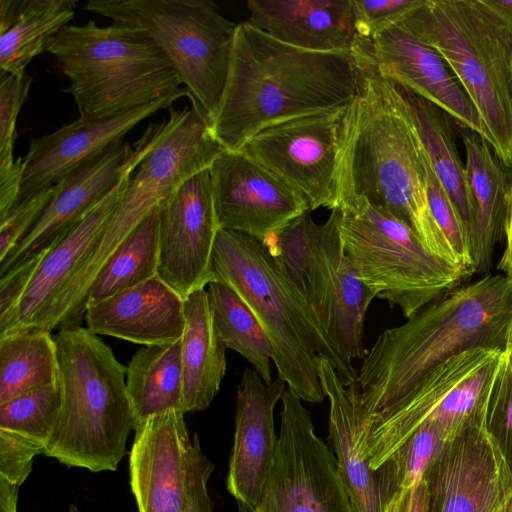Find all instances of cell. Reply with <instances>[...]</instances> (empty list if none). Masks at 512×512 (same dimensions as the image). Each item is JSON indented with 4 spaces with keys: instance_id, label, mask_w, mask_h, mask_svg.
Here are the masks:
<instances>
[{
    "instance_id": "cell-1",
    "label": "cell",
    "mask_w": 512,
    "mask_h": 512,
    "mask_svg": "<svg viewBox=\"0 0 512 512\" xmlns=\"http://www.w3.org/2000/svg\"><path fill=\"white\" fill-rule=\"evenodd\" d=\"M361 66L338 154L339 204L361 196L406 223L430 254L465 267L432 215L427 194L430 159L407 97L364 60Z\"/></svg>"
},
{
    "instance_id": "cell-2",
    "label": "cell",
    "mask_w": 512,
    "mask_h": 512,
    "mask_svg": "<svg viewBox=\"0 0 512 512\" xmlns=\"http://www.w3.org/2000/svg\"><path fill=\"white\" fill-rule=\"evenodd\" d=\"M361 76L353 50H304L238 23L211 134L225 150L238 151L270 126L347 106Z\"/></svg>"
},
{
    "instance_id": "cell-3",
    "label": "cell",
    "mask_w": 512,
    "mask_h": 512,
    "mask_svg": "<svg viewBox=\"0 0 512 512\" xmlns=\"http://www.w3.org/2000/svg\"><path fill=\"white\" fill-rule=\"evenodd\" d=\"M512 321V280L487 275L458 286L384 330L346 389L358 428L399 402L446 359L475 348L503 350Z\"/></svg>"
},
{
    "instance_id": "cell-4",
    "label": "cell",
    "mask_w": 512,
    "mask_h": 512,
    "mask_svg": "<svg viewBox=\"0 0 512 512\" xmlns=\"http://www.w3.org/2000/svg\"><path fill=\"white\" fill-rule=\"evenodd\" d=\"M212 270L215 281L233 289L252 311L272 345L277 378L300 400L316 404L326 398L319 357L331 363L346 388L352 384L357 369L340 354L265 242L220 228Z\"/></svg>"
},
{
    "instance_id": "cell-5",
    "label": "cell",
    "mask_w": 512,
    "mask_h": 512,
    "mask_svg": "<svg viewBox=\"0 0 512 512\" xmlns=\"http://www.w3.org/2000/svg\"><path fill=\"white\" fill-rule=\"evenodd\" d=\"M54 339L61 409L44 454L68 467L115 471L135 424L126 367L88 328L60 329Z\"/></svg>"
},
{
    "instance_id": "cell-6",
    "label": "cell",
    "mask_w": 512,
    "mask_h": 512,
    "mask_svg": "<svg viewBox=\"0 0 512 512\" xmlns=\"http://www.w3.org/2000/svg\"><path fill=\"white\" fill-rule=\"evenodd\" d=\"M443 59L512 169V36L480 0H421L395 25Z\"/></svg>"
},
{
    "instance_id": "cell-7",
    "label": "cell",
    "mask_w": 512,
    "mask_h": 512,
    "mask_svg": "<svg viewBox=\"0 0 512 512\" xmlns=\"http://www.w3.org/2000/svg\"><path fill=\"white\" fill-rule=\"evenodd\" d=\"M46 51L69 80L64 90L79 118L104 120L179 92L181 79L165 54L137 29L92 19L68 24Z\"/></svg>"
},
{
    "instance_id": "cell-8",
    "label": "cell",
    "mask_w": 512,
    "mask_h": 512,
    "mask_svg": "<svg viewBox=\"0 0 512 512\" xmlns=\"http://www.w3.org/2000/svg\"><path fill=\"white\" fill-rule=\"evenodd\" d=\"M310 213L293 220L266 244L280 271L340 354L352 363L368 353L364 323L376 294L362 281L343 249L341 210L332 209L323 224H317Z\"/></svg>"
},
{
    "instance_id": "cell-9",
    "label": "cell",
    "mask_w": 512,
    "mask_h": 512,
    "mask_svg": "<svg viewBox=\"0 0 512 512\" xmlns=\"http://www.w3.org/2000/svg\"><path fill=\"white\" fill-rule=\"evenodd\" d=\"M83 8L137 29L168 58L208 125L225 88L237 24L211 0H90Z\"/></svg>"
},
{
    "instance_id": "cell-10",
    "label": "cell",
    "mask_w": 512,
    "mask_h": 512,
    "mask_svg": "<svg viewBox=\"0 0 512 512\" xmlns=\"http://www.w3.org/2000/svg\"><path fill=\"white\" fill-rule=\"evenodd\" d=\"M338 208L343 249L360 278L407 319L473 274L430 254L406 223L361 196Z\"/></svg>"
},
{
    "instance_id": "cell-11",
    "label": "cell",
    "mask_w": 512,
    "mask_h": 512,
    "mask_svg": "<svg viewBox=\"0 0 512 512\" xmlns=\"http://www.w3.org/2000/svg\"><path fill=\"white\" fill-rule=\"evenodd\" d=\"M286 389L275 460L255 512H356L335 454L310 412Z\"/></svg>"
},
{
    "instance_id": "cell-12",
    "label": "cell",
    "mask_w": 512,
    "mask_h": 512,
    "mask_svg": "<svg viewBox=\"0 0 512 512\" xmlns=\"http://www.w3.org/2000/svg\"><path fill=\"white\" fill-rule=\"evenodd\" d=\"M346 108L270 126L240 151L296 192L310 211L338 208L337 165Z\"/></svg>"
},
{
    "instance_id": "cell-13",
    "label": "cell",
    "mask_w": 512,
    "mask_h": 512,
    "mask_svg": "<svg viewBox=\"0 0 512 512\" xmlns=\"http://www.w3.org/2000/svg\"><path fill=\"white\" fill-rule=\"evenodd\" d=\"M151 123L134 147L120 143L88 161L57 183L46 209L21 242L0 261V277L48 249L85 217L136 167L153 146L161 128Z\"/></svg>"
},
{
    "instance_id": "cell-14",
    "label": "cell",
    "mask_w": 512,
    "mask_h": 512,
    "mask_svg": "<svg viewBox=\"0 0 512 512\" xmlns=\"http://www.w3.org/2000/svg\"><path fill=\"white\" fill-rule=\"evenodd\" d=\"M424 477L429 512H497L512 494V470L487 421L446 445Z\"/></svg>"
},
{
    "instance_id": "cell-15",
    "label": "cell",
    "mask_w": 512,
    "mask_h": 512,
    "mask_svg": "<svg viewBox=\"0 0 512 512\" xmlns=\"http://www.w3.org/2000/svg\"><path fill=\"white\" fill-rule=\"evenodd\" d=\"M218 224L209 169L185 182L159 208L157 276L183 299L215 281Z\"/></svg>"
},
{
    "instance_id": "cell-16",
    "label": "cell",
    "mask_w": 512,
    "mask_h": 512,
    "mask_svg": "<svg viewBox=\"0 0 512 512\" xmlns=\"http://www.w3.org/2000/svg\"><path fill=\"white\" fill-rule=\"evenodd\" d=\"M209 172L221 229L266 243L310 211L303 198L240 150H224Z\"/></svg>"
},
{
    "instance_id": "cell-17",
    "label": "cell",
    "mask_w": 512,
    "mask_h": 512,
    "mask_svg": "<svg viewBox=\"0 0 512 512\" xmlns=\"http://www.w3.org/2000/svg\"><path fill=\"white\" fill-rule=\"evenodd\" d=\"M384 79L435 105L462 129L485 139V131L466 93L437 52L391 26L353 49Z\"/></svg>"
},
{
    "instance_id": "cell-18",
    "label": "cell",
    "mask_w": 512,
    "mask_h": 512,
    "mask_svg": "<svg viewBox=\"0 0 512 512\" xmlns=\"http://www.w3.org/2000/svg\"><path fill=\"white\" fill-rule=\"evenodd\" d=\"M182 97H190L186 88L108 119L78 118L49 134L33 138L23 157L18 201L56 185L83 164L122 143L125 135L144 119L159 110L170 109Z\"/></svg>"
},
{
    "instance_id": "cell-19",
    "label": "cell",
    "mask_w": 512,
    "mask_h": 512,
    "mask_svg": "<svg viewBox=\"0 0 512 512\" xmlns=\"http://www.w3.org/2000/svg\"><path fill=\"white\" fill-rule=\"evenodd\" d=\"M182 410L138 426L130 452V485L139 512H185L194 454Z\"/></svg>"
},
{
    "instance_id": "cell-20",
    "label": "cell",
    "mask_w": 512,
    "mask_h": 512,
    "mask_svg": "<svg viewBox=\"0 0 512 512\" xmlns=\"http://www.w3.org/2000/svg\"><path fill=\"white\" fill-rule=\"evenodd\" d=\"M286 389L279 378L266 384L249 368L241 376L226 480L227 490L241 512H255L273 467L278 444L274 410Z\"/></svg>"
},
{
    "instance_id": "cell-21",
    "label": "cell",
    "mask_w": 512,
    "mask_h": 512,
    "mask_svg": "<svg viewBox=\"0 0 512 512\" xmlns=\"http://www.w3.org/2000/svg\"><path fill=\"white\" fill-rule=\"evenodd\" d=\"M136 167L128 170L85 217L46 250L17 308L0 327V335L15 328L42 325L87 250L106 227Z\"/></svg>"
},
{
    "instance_id": "cell-22",
    "label": "cell",
    "mask_w": 512,
    "mask_h": 512,
    "mask_svg": "<svg viewBox=\"0 0 512 512\" xmlns=\"http://www.w3.org/2000/svg\"><path fill=\"white\" fill-rule=\"evenodd\" d=\"M87 328L144 346L180 340L185 330L184 299L158 276L86 309Z\"/></svg>"
},
{
    "instance_id": "cell-23",
    "label": "cell",
    "mask_w": 512,
    "mask_h": 512,
    "mask_svg": "<svg viewBox=\"0 0 512 512\" xmlns=\"http://www.w3.org/2000/svg\"><path fill=\"white\" fill-rule=\"evenodd\" d=\"M248 22L310 51H352L358 41L352 0H249Z\"/></svg>"
},
{
    "instance_id": "cell-24",
    "label": "cell",
    "mask_w": 512,
    "mask_h": 512,
    "mask_svg": "<svg viewBox=\"0 0 512 512\" xmlns=\"http://www.w3.org/2000/svg\"><path fill=\"white\" fill-rule=\"evenodd\" d=\"M462 139L474 204V273L485 274L491 267L494 247L504 233L510 174L485 139L468 129L462 133Z\"/></svg>"
},
{
    "instance_id": "cell-25",
    "label": "cell",
    "mask_w": 512,
    "mask_h": 512,
    "mask_svg": "<svg viewBox=\"0 0 512 512\" xmlns=\"http://www.w3.org/2000/svg\"><path fill=\"white\" fill-rule=\"evenodd\" d=\"M184 313L181 361L186 413L205 410L217 395L227 369V347L214 327L206 289L184 299Z\"/></svg>"
},
{
    "instance_id": "cell-26",
    "label": "cell",
    "mask_w": 512,
    "mask_h": 512,
    "mask_svg": "<svg viewBox=\"0 0 512 512\" xmlns=\"http://www.w3.org/2000/svg\"><path fill=\"white\" fill-rule=\"evenodd\" d=\"M318 376L329 400V441L356 512H383L378 471L359 453L358 425L346 387L331 363L319 357Z\"/></svg>"
},
{
    "instance_id": "cell-27",
    "label": "cell",
    "mask_w": 512,
    "mask_h": 512,
    "mask_svg": "<svg viewBox=\"0 0 512 512\" xmlns=\"http://www.w3.org/2000/svg\"><path fill=\"white\" fill-rule=\"evenodd\" d=\"M76 0H1L0 72L24 75L28 64L73 19Z\"/></svg>"
},
{
    "instance_id": "cell-28",
    "label": "cell",
    "mask_w": 512,
    "mask_h": 512,
    "mask_svg": "<svg viewBox=\"0 0 512 512\" xmlns=\"http://www.w3.org/2000/svg\"><path fill=\"white\" fill-rule=\"evenodd\" d=\"M126 389L134 430L155 415L184 411L181 339L139 349L126 367Z\"/></svg>"
},
{
    "instance_id": "cell-29",
    "label": "cell",
    "mask_w": 512,
    "mask_h": 512,
    "mask_svg": "<svg viewBox=\"0 0 512 512\" xmlns=\"http://www.w3.org/2000/svg\"><path fill=\"white\" fill-rule=\"evenodd\" d=\"M401 90L412 107L432 168L452 201L472 248L474 204L450 117L423 98Z\"/></svg>"
},
{
    "instance_id": "cell-30",
    "label": "cell",
    "mask_w": 512,
    "mask_h": 512,
    "mask_svg": "<svg viewBox=\"0 0 512 512\" xmlns=\"http://www.w3.org/2000/svg\"><path fill=\"white\" fill-rule=\"evenodd\" d=\"M55 339L37 327L15 328L0 335V404L58 381Z\"/></svg>"
},
{
    "instance_id": "cell-31",
    "label": "cell",
    "mask_w": 512,
    "mask_h": 512,
    "mask_svg": "<svg viewBox=\"0 0 512 512\" xmlns=\"http://www.w3.org/2000/svg\"><path fill=\"white\" fill-rule=\"evenodd\" d=\"M207 286L212 321L218 336L227 348L241 354L261 379L270 384L274 352L258 320L229 286L219 281Z\"/></svg>"
},
{
    "instance_id": "cell-32",
    "label": "cell",
    "mask_w": 512,
    "mask_h": 512,
    "mask_svg": "<svg viewBox=\"0 0 512 512\" xmlns=\"http://www.w3.org/2000/svg\"><path fill=\"white\" fill-rule=\"evenodd\" d=\"M158 260L159 209L142 221L104 264L89 290L87 308L157 276Z\"/></svg>"
},
{
    "instance_id": "cell-33",
    "label": "cell",
    "mask_w": 512,
    "mask_h": 512,
    "mask_svg": "<svg viewBox=\"0 0 512 512\" xmlns=\"http://www.w3.org/2000/svg\"><path fill=\"white\" fill-rule=\"evenodd\" d=\"M444 448L432 422L423 423L378 471L382 503L396 493L417 486L429 466Z\"/></svg>"
},
{
    "instance_id": "cell-34",
    "label": "cell",
    "mask_w": 512,
    "mask_h": 512,
    "mask_svg": "<svg viewBox=\"0 0 512 512\" xmlns=\"http://www.w3.org/2000/svg\"><path fill=\"white\" fill-rule=\"evenodd\" d=\"M61 409L59 381L24 392L0 404V429L18 433L45 447Z\"/></svg>"
},
{
    "instance_id": "cell-35",
    "label": "cell",
    "mask_w": 512,
    "mask_h": 512,
    "mask_svg": "<svg viewBox=\"0 0 512 512\" xmlns=\"http://www.w3.org/2000/svg\"><path fill=\"white\" fill-rule=\"evenodd\" d=\"M487 426L500 445L512 470V321L489 396Z\"/></svg>"
},
{
    "instance_id": "cell-36",
    "label": "cell",
    "mask_w": 512,
    "mask_h": 512,
    "mask_svg": "<svg viewBox=\"0 0 512 512\" xmlns=\"http://www.w3.org/2000/svg\"><path fill=\"white\" fill-rule=\"evenodd\" d=\"M427 194L432 215L453 249L458 262L474 272L470 241L452 201L432 168L431 162L427 171Z\"/></svg>"
},
{
    "instance_id": "cell-37",
    "label": "cell",
    "mask_w": 512,
    "mask_h": 512,
    "mask_svg": "<svg viewBox=\"0 0 512 512\" xmlns=\"http://www.w3.org/2000/svg\"><path fill=\"white\" fill-rule=\"evenodd\" d=\"M31 83L32 77L27 74L0 72V170L11 169L16 163L13 157L16 122Z\"/></svg>"
},
{
    "instance_id": "cell-38",
    "label": "cell",
    "mask_w": 512,
    "mask_h": 512,
    "mask_svg": "<svg viewBox=\"0 0 512 512\" xmlns=\"http://www.w3.org/2000/svg\"><path fill=\"white\" fill-rule=\"evenodd\" d=\"M57 185L18 201L0 218V261L3 260L28 234L52 200Z\"/></svg>"
},
{
    "instance_id": "cell-39",
    "label": "cell",
    "mask_w": 512,
    "mask_h": 512,
    "mask_svg": "<svg viewBox=\"0 0 512 512\" xmlns=\"http://www.w3.org/2000/svg\"><path fill=\"white\" fill-rule=\"evenodd\" d=\"M420 2L421 0H352L358 36L370 39L395 26Z\"/></svg>"
},
{
    "instance_id": "cell-40",
    "label": "cell",
    "mask_w": 512,
    "mask_h": 512,
    "mask_svg": "<svg viewBox=\"0 0 512 512\" xmlns=\"http://www.w3.org/2000/svg\"><path fill=\"white\" fill-rule=\"evenodd\" d=\"M44 450L37 441L0 429V476L22 485L32 471L34 458Z\"/></svg>"
},
{
    "instance_id": "cell-41",
    "label": "cell",
    "mask_w": 512,
    "mask_h": 512,
    "mask_svg": "<svg viewBox=\"0 0 512 512\" xmlns=\"http://www.w3.org/2000/svg\"><path fill=\"white\" fill-rule=\"evenodd\" d=\"M46 250L0 277V327L17 308Z\"/></svg>"
},
{
    "instance_id": "cell-42",
    "label": "cell",
    "mask_w": 512,
    "mask_h": 512,
    "mask_svg": "<svg viewBox=\"0 0 512 512\" xmlns=\"http://www.w3.org/2000/svg\"><path fill=\"white\" fill-rule=\"evenodd\" d=\"M193 441L194 454L185 512H214V503L208 492V482L214 465L202 451L196 434L193 436Z\"/></svg>"
},
{
    "instance_id": "cell-43",
    "label": "cell",
    "mask_w": 512,
    "mask_h": 512,
    "mask_svg": "<svg viewBox=\"0 0 512 512\" xmlns=\"http://www.w3.org/2000/svg\"><path fill=\"white\" fill-rule=\"evenodd\" d=\"M430 491L425 477L415 487L399 491L383 506V512H429Z\"/></svg>"
},
{
    "instance_id": "cell-44",
    "label": "cell",
    "mask_w": 512,
    "mask_h": 512,
    "mask_svg": "<svg viewBox=\"0 0 512 512\" xmlns=\"http://www.w3.org/2000/svg\"><path fill=\"white\" fill-rule=\"evenodd\" d=\"M23 175V158L19 157L11 169L0 170V218L17 203Z\"/></svg>"
},
{
    "instance_id": "cell-45",
    "label": "cell",
    "mask_w": 512,
    "mask_h": 512,
    "mask_svg": "<svg viewBox=\"0 0 512 512\" xmlns=\"http://www.w3.org/2000/svg\"><path fill=\"white\" fill-rule=\"evenodd\" d=\"M504 234L506 247L497 268L503 271L504 275L512 280V172L510 174V186L507 197Z\"/></svg>"
},
{
    "instance_id": "cell-46",
    "label": "cell",
    "mask_w": 512,
    "mask_h": 512,
    "mask_svg": "<svg viewBox=\"0 0 512 512\" xmlns=\"http://www.w3.org/2000/svg\"><path fill=\"white\" fill-rule=\"evenodd\" d=\"M480 2L512 36V0H480Z\"/></svg>"
},
{
    "instance_id": "cell-47",
    "label": "cell",
    "mask_w": 512,
    "mask_h": 512,
    "mask_svg": "<svg viewBox=\"0 0 512 512\" xmlns=\"http://www.w3.org/2000/svg\"><path fill=\"white\" fill-rule=\"evenodd\" d=\"M19 486L0 476V512H17Z\"/></svg>"
},
{
    "instance_id": "cell-48",
    "label": "cell",
    "mask_w": 512,
    "mask_h": 512,
    "mask_svg": "<svg viewBox=\"0 0 512 512\" xmlns=\"http://www.w3.org/2000/svg\"><path fill=\"white\" fill-rule=\"evenodd\" d=\"M498 512H512V494L508 497Z\"/></svg>"
},
{
    "instance_id": "cell-49",
    "label": "cell",
    "mask_w": 512,
    "mask_h": 512,
    "mask_svg": "<svg viewBox=\"0 0 512 512\" xmlns=\"http://www.w3.org/2000/svg\"><path fill=\"white\" fill-rule=\"evenodd\" d=\"M504 503H505V502H504ZM501 507H502V506H501ZM499 510H500V509H499ZM499 510H498V511H499ZM498 511H497V512H498Z\"/></svg>"
}]
</instances>
